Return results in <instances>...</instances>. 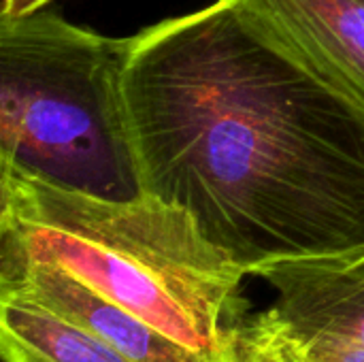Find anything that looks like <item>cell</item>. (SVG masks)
Masks as SVG:
<instances>
[{"mask_svg":"<svg viewBox=\"0 0 364 362\" xmlns=\"http://www.w3.org/2000/svg\"><path fill=\"white\" fill-rule=\"evenodd\" d=\"M124 92L143 192L245 275L364 262V111L232 0L130 36Z\"/></svg>","mask_w":364,"mask_h":362,"instance_id":"6da1fadb","label":"cell"},{"mask_svg":"<svg viewBox=\"0 0 364 362\" xmlns=\"http://www.w3.org/2000/svg\"><path fill=\"white\" fill-rule=\"evenodd\" d=\"M0 256L45 260L209 362H228L245 273L181 207L107 201L0 171Z\"/></svg>","mask_w":364,"mask_h":362,"instance_id":"7a4b0ae2","label":"cell"},{"mask_svg":"<svg viewBox=\"0 0 364 362\" xmlns=\"http://www.w3.org/2000/svg\"><path fill=\"white\" fill-rule=\"evenodd\" d=\"M130 38L36 11L0 17V171L107 198H141L124 73Z\"/></svg>","mask_w":364,"mask_h":362,"instance_id":"3957f363","label":"cell"},{"mask_svg":"<svg viewBox=\"0 0 364 362\" xmlns=\"http://www.w3.org/2000/svg\"><path fill=\"white\" fill-rule=\"evenodd\" d=\"M241 15L364 111V0H232Z\"/></svg>","mask_w":364,"mask_h":362,"instance_id":"277c9868","label":"cell"},{"mask_svg":"<svg viewBox=\"0 0 364 362\" xmlns=\"http://www.w3.org/2000/svg\"><path fill=\"white\" fill-rule=\"evenodd\" d=\"M4 294L23 297L47 307L132 362H209L45 260L0 256V297Z\"/></svg>","mask_w":364,"mask_h":362,"instance_id":"5b68a950","label":"cell"},{"mask_svg":"<svg viewBox=\"0 0 364 362\" xmlns=\"http://www.w3.org/2000/svg\"><path fill=\"white\" fill-rule=\"evenodd\" d=\"M0 356L2 362H132L85 329L13 294L0 297Z\"/></svg>","mask_w":364,"mask_h":362,"instance_id":"8992f818","label":"cell"},{"mask_svg":"<svg viewBox=\"0 0 364 362\" xmlns=\"http://www.w3.org/2000/svg\"><path fill=\"white\" fill-rule=\"evenodd\" d=\"M252 326L290 362H364V348L348 346L328 337L301 331H286L264 324L258 316L250 318Z\"/></svg>","mask_w":364,"mask_h":362,"instance_id":"52a82bcc","label":"cell"},{"mask_svg":"<svg viewBox=\"0 0 364 362\" xmlns=\"http://www.w3.org/2000/svg\"><path fill=\"white\" fill-rule=\"evenodd\" d=\"M228 362H290L284 358L250 322V318H245L235 335V344H232V354Z\"/></svg>","mask_w":364,"mask_h":362,"instance_id":"ba28073f","label":"cell"},{"mask_svg":"<svg viewBox=\"0 0 364 362\" xmlns=\"http://www.w3.org/2000/svg\"><path fill=\"white\" fill-rule=\"evenodd\" d=\"M49 2L51 0H4L0 17H23V15L41 11Z\"/></svg>","mask_w":364,"mask_h":362,"instance_id":"9c48e42d","label":"cell"}]
</instances>
